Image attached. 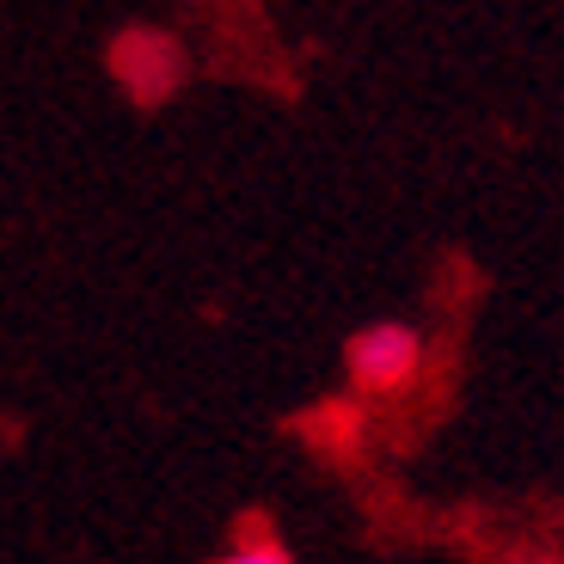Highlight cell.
Here are the masks:
<instances>
[{
	"instance_id": "1",
	"label": "cell",
	"mask_w": 564,
	"mask_h": 564,
	"mask_svg": "<svg viewBox=\"0 0 564 564\" xmlns=\"http://www.w3.org/2000/svg\"><path fill=\"white\" fill-rule=\"evenodd\" d=\"M344 362H350V381H356L362 399L405 393V387L417 381V368H423V338L399 319L362 325V332L350 338V350H344Z\"/></svg>"
},
{
	"instance_id": "2",
	"label": "cell",
	"mask_w": 564,
	"mask_h": 564,
	"mask_svg": "<svg viewBox=\"0 0 564 564\" xmlns=\"http://www.w3.org/2000/svg\"><path fill=\"white\" fill-rule=\"evenodd\" d=\"M111 68H117V80L129 86V99L160 105L172 86H178L184 62H178V43L172 37H160V31H129V37H117Z\"/></svg>"
},
{
	"instance_id": "3",
	"label": "cell",
	"mask_w": 564,
	"mask_h": 564,
	"mask_svg": "<svg viewBox=\"0 0 564 564\" xmlns=\"http://www.w3.org/2000/svg\"><path fill=\"white\" fill-rule=\"evenodd\" d=\"M221 564H295V558H289V546H276V540H258V546H240V552H227Z\"/></svg>"
},
{
	"instance_id": "4",
	"label": "cell",
	"mask_w": 564,
	"mask_h": 564,
	"mask_svg": "<svg viewBox=\"0 0 564 564\" xmlns=\"http://www.w3.org/2000/svg\"><path fill=\"white\" fill-rule=\"evenodd\" d=\"M516 564H558V558H546V552H522Z\"/></svg>"
}]
</instances>
